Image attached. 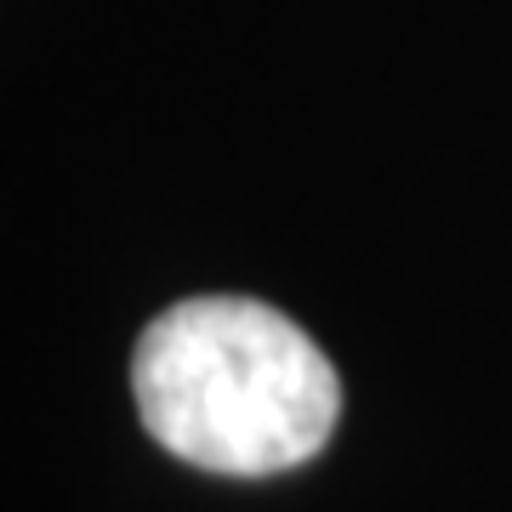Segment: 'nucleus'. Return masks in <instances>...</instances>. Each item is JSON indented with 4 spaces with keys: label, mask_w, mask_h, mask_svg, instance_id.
Segmentation results:
<instances>
[{
    "label": "nucleus",
    "mask_w": 512,
    "mask_h": 512,
    "mask_svg": "<svg viewBox=\"0 0 512 512\" xmlns=\"http://www.w3.org/2000/svg\"><path fill=\"white\" fill-rule=\"evenodd\" d=\"M148 439L188 467L268 478L330 444L342 376L308 330L256 296H188L131 348Z\"/></svg>",
    "instance_id": "nucleus-1"
}]
</instances>
